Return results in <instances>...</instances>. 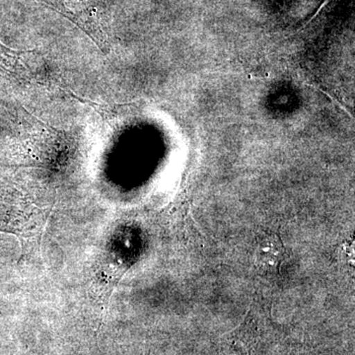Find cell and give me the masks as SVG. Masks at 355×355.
<instances>
[{
    "instance_id": "3",
    "label": "cell",
    "mask_w": 355,
    "mask_h": 355,
    "mask_svg": "<svg viewBox=\"0 0 355 355\" xmlns=\"http://www.w3.org/2000/svg\"><path fill=\"white\" fill-rule=\"evenodd\" d=\"M32 51H18L8 48L0 42V76L18 79L26 83L42 85L46 83V77L42 70L30 67L26 57Z\"/></svg>"
},
{
    "instance_id": "1",
    "label": "cell",
    "mask_w": 355,
    "mask_h": 355,
    "mask_svg": "<svg viewBox=\"0 0 355 355\" xmlns=\"http://www.w3.org/2000/svg\"><path fill=\"white\" fill-rule=\"evenodd\" d=\"M64 16L92 40L104 53L113 42L114 0H41Z\"/></svg>"
},
{
    "instance_id": "2",
    "label": "cell",
    "mask_w": 355,
    "mask_h": 355,
    "mask_svg": "<svg viewBox=\"0 0 355 355\" xmlns=\"http://www.w3.org/2000/svg\"><path fill=\"white\" fill-rule=\"evenodd\" d=\"M101 261V263H96L93 291H95L98 301L107 309V304L110 302L114 287L120 282L121 275L128 270V266L121 261H114L113 248L104 254Z\"/></svg>"
}]
</instances>
